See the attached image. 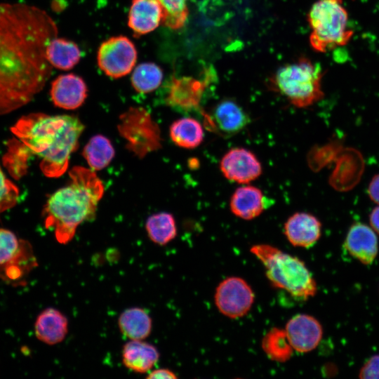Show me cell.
I'll return each mask as SVG.
<instances>
[{
	"mask_svg": "<svg viewBox=\"0 0 379 379\" xmlns=\"http://www.w3.org/2000/svg\"><path fill=\"white\" fill-rule=\"evenodd\" d=\"M58 33L44 10L0 3V115L27 104L44 88L53 68L46 48Z\"/></svg>",
	"mask_w": 379,
	"mask_h": 379,
	"instance_id": "cell-1",
	"label": "cell"
},
{
	"mask_svg": "<svg viewBox=\"0 0 379 379\" xmlns=\"http://www.w3.org/2000/svg\"><path fill=\"white\" fill-rule=\"evenodd\" d=\"M84 129V124L75 116L32 113L22 117L11 128L15 138L8 144L28 159L32 155L37 156L44 175L58 178L67 171Z\"/></svg>",
	"mask_w": 379,
	"mask_h": 379,
	"instance_id": "cell-2",
	"label": "cell"
},
{
	"mask_svg": "<svg viewBox=\"0 0 379 379\" xmlns=\"http://www.w3.org/2000/svg\"><path fill=\"white\" fill-rule=\"evenodd\" d=\"M69 175V183L49 197L43 213L46 227L54 232L62 244L74 238L81 224L94 218L105 190L91 168L74 166Z\"/></svg>",
	"mask_w": 379,
	"mask_h": 379,
	"instance_id": "cell-3",
	"label": "cell"
},
{
	"mask_svg": "<svg viewBox=\"0 0 379 379\" xmlns=\"http://www.w3.org/2000/svg\"><path fill=\"white\" fill-rule=\"evenodd\" d=\"M263 265L267 279L272 285L299 300L314 296L317 282L305 263L291 254L270 244H255L250 249Z\"/></svg>",
	"mask_w": 379,
	"mask_h": 379,
	"instance_id": "cell-4",
	"label": "cell"
},
{
	"mask_svg": "<svg viewBox=\"0 0 379 379\" xmlns=\"http://www.w3.org/2000/svg\"><path fill=\"white\" fill-rule=\"evenodd\" d=\"M323 70L321 65L309 58L298 60L280 67L270 77L272 90L285 97L293 105L303 108L321 100Z\"/></svg>",
	"mask_w": 379,
	"mask_h": 379,
	"instance_id": "cell-5",
	"label": "cell"
},
{
	"mask_svg": "<svg viewBox=\"0 0 379 379\" xmlns=\"http://www.w3.org/2000/svg\"><path fill=\"white\" fill-rule=\"evenodd\" d=\"M311 28L310 43L317 52L325 53L346 45L353 35L347 27L348 13L343 0H318L307 16Z\"/></svg>",
	"mask_w": 379,
	"mask_h": 379,
	"instance_id": "cell-6",
	"label": "cell"
},
{
	"mask_svg": "<svg viewBox=\"0 0 379 379\" xmlns=\"http://www.w3.org/2000/svg\"><path fill=\"white\" fill-rule=\"evenodd\" d=\"M118 129L127 149L140 158L161 147L160 129L143 107H131L122 114Z\"/></svg>",
	"mask_w": 379,
	"mask_h": 379,
	"instance_id": "cell-7",
	"label": "cell"
},
{
	"mask_svg": "<svg viewBox=\"0 0 379 379\" xmlns=\"http://www.w3.org/2000/svg\"><path fill=\"white\" fill-rule=\"evenodd\" d=\"M138 52L135 44L123 35L112 36L98 48L99 68L108 77L118 79L126 76L135 68Z\"/></svg>",
	"mask_w": 379,
	"mask_h": 379,
	"instance_id": "cell-8",
	"label": "cell"
},
{
	"mask_svg": "<svg viewBox=\"0 0 379 379\" xmlns=\"http://www.w3.org/2000/svg\"><path fill=\"white\" fill-rule=\"evenodd\" d=\"M255 295L251 286L242 278L229 277L217 286L214 301L218 311L230 319L247 314L254 302Z\"/></svg>",
	"mask_w": 379,
	"mask_h": 379,
	"instance_id": "cell-9",
	"label": "cell"
},
{
	"mask_svg": "<svg viewBox=\"0 0 379 379\" xmlns=\"http://www.w3.org/2000/svg\"><path fill=\"white\" fill-rule=\"evenodd\" d=\"M31 245L11 231L0 229V269L9 279H17L35 267Z\"/></svg>",
	"mask_w": 379,
	"mask_h": 379,
	"instance_id": "cell-10",
	"label": "cell"
},
{
	"mask_svg": "<svg viewBox=\"0 0 379 379\" xmlns=\"http://www.w3.org/2000/svg\"><path fill=\"white\" fill-rule=\"evenodd\" d=\"M213 77L206 69L203 79L192 77H173L168 85L165 98L166 105L179 112H187L199 108L208 84Z\"/></svg>",
	"mask_w": 379,
	"mask_h": 379,
	"instance_id": "cell-11",
	"label": "cell"
},
{
	"mask_svg": "<svg viewBox=\"0 0 379 379\" xmlns=\"http://www.w3.org/2000/svg\"><path fill=\"white\" fill-rule=\"evenodd\" d=\"M220 168L229 180L247 184L256 180L262 173V165L251 151L234 147L227 151L222 157Z\"/></svg>",
	"mask_w": 379,
	"mask_h": 379,
	"instance_id": "cell-12",
	"label": "cell"
},
{
	"mask_svg": "<svg viewBox=\"0 0 379 379\" xmlns=\"http://www.w3.org/2000/svg\"><path fill=\"white\" fill-rule=\"evenodd\" d=\"M284 329L293 350L298 353L314 350L323 336L320 322L307 314H298L291 317Z\"/></svg>",
	"mask_w": 379,
	"mask_h": 379,
	"instance_id": "cell-13",
	"label": "cell"
},
{
	"mask_svg": "<svg viewBox=\"0 0 379 379\" xmlns=\"http://www.w3.org/2000/svg\"><path fill=\"white\" fill-rule=\"evenodd\" d=\"M87 94L88 88L84 79L72 73L59 75L51 83V100L55 106L62 109L79 107Z\"/></svg>",
	"mask_w": 379,
	"mask_h": 379,
	"instance_id": "cell-14",
	"label": "cell"
},
{
	"mask_svg": "<svg viewBox=\"0 0 379 379\" xmlns=\"http://www.w3.org/2000/svg\"><path fill=\"white\" fill-rule=\"evenodd\" d=\"M284 230L287 240L293 246L310 248L319 239L321 224L310 213L297 212L287 219Z\"/></svg>",
	"mask_w": 379,
	"mask_h": 379,
	"instance_id": "cell-15",
	"label": "cell"
},
{
	"mask_svg": "<svg viewBox=\"0 0 379 379\" xmlns=\"http://www.w3.org/2000/svg\"><path fill=\"white\" fill-rule=\"evenodd\" d=\"M344 246L353 258L364 265L371 264L378 252L375 232L361 222H355L350 227Z\"/></svg>",
	"mask_w": 379,
	"mask_h": 379,
	"instance_id": "cell-16",
	"label": "cell"
},
{
	"mask_svg": "<svg viewBox=\"0 0 379 379\" xmlns=\"http://www.w3.org/2000/svg\"><path fill=\"white\" fill-rule=\"evenodd\" d=\"M164 19L163 8L157 0H132L128 25L135 37L156 29Z\"/></svg>",
	"mask_w": 379,
	"mask_h": 379,
	"instance_id": "cell-17",
	"label": "cell"
},
{
	"mask_svg": "<svg viewBox=\"0 0 379 379\" xmlns=\"http://www.w3.org/2000/svg\"><path fill=\"white\" fill-rule=\"evenodd\" d=\"M212 128L226 135H234L243 130L250 122L246 111L234 100L225 99L213 109L210 117Z\"/></svg>",
	"mask_w": 379,
	"mask_h": 379,
	"instance_id": "cell-18",
	"label": "cell"
},
{
	"mask_svg": "<svg viewBox=\"0 0 379 379\" xmlns=\"http://www.w3.org/2000/svg\"><path fill=\"white\" fill-rule=\"evenodd\" d=\"M159 357L157 348L144 340H130L121 351L124 366L137 373H148L157 364Z\"/></svg>",
	"mask_w": 379,
	"mask_h": 379,
	"instance_id": "cell-19",
	"label": "cell"
},
{
	"mask_svg": "<svg viewBox=\"0 0 379 379\" xmlns=\"http://www.w3.org/2000/svg\"><path fill=\"white\" fill-rule=\"evenodd\" d=\"M68 319L55 308L48 307L37 317L34 331L36 338L49 345L62 342L68 333Z\"/></svg>",
	"mask_w": 379,
	"mask_h": 379,
	"instance_id": "cell-20",
	"label": "cell"
},
{
	"mask_svg": "<svg viewBox=\"0 0 379 379\" xmlns=\"http://www.w3.org/2000/svg\"><path fill=\"white\" fill-rule=\"evenodd\" d=\"M230 207L237 217L249 220L259 216L265 209L262 191L253 185L238 187L230 198Z\"/></svg>",
	"mask_w": 379,
	"mask_h": 379,
	"instance_id": "cell-21",
	"label": "cell"
},
{
	"mask_svg": "<svg viewBox=\"0 0 379 379\" xmlns=\"http://www.w3.org/2000/svg\"><path fill=\"white\" fill-rule=\"evenodd\" d=\"M121 333L129 340H145L150 335L152 320L143 308L133 307L123 311L118 318Z\"/></svg>",
	"mask_w": 379,
	"mask_h": 379,
	"instance_id": "cell-22",
	"label": "cell"
},
{
	"mask_svg": "<svg viewBox=\"0 0 379 379\" xmlns=\"http://www.w3.org/2000/svg\"><path fill=\"white\" fill-rule=\"evenodd\" d=\"M46 58L53 67L69 70L80 61L81 51L74 41L56 36L47 46Z\"/></svg>",
	"mask_w": 379,
	"mask_h": 379,
	"instance_id": "cell-23",
	"label": "cell"
},
{
	"mask_svg": "<svg viewBox=\"0 0 379 379\" xmlns=\"http://www.w3.org/2000/svg\"><path fill=\"white\" fill-rule=\"evenodd\" d=\"M169 134L173 142L184 149L197 147L204 137L201 124L191 117H184L173 121L170 126Z\"/></svg>",
	"mask_w": 379,
	"mask_h": 379,
	"instance_id": "cell-24",
	"label": "cell"
},
{
	"mask_svg": "<svg viewBox=\"0 0 379 379\" xmlns=\"http://www.w3.org/2000/svg\"><path fill=\"white\" fill-rule=\"evenodd\" d=\"M83 157L93 171H100L107 167L114 157V149L108 138L96 135L85 145Z\"/></svg>",
	"mask_w": 379,
	"mask_h": 379,
	"instance_id": "cell-25",
	"label": "cell"
},
{
	"mask_svg": "<svg viewBox=\"0 0 379 379\" xmlns=\"http://www.w3.org/2000/svg\"><path fill=\"white\" fill-rule=\"evenodd\" d=\"M261 347L267 357L273 361L284 363L293 355V349L285 329L274 327L263 336Z\"/></svg>",
	"mask_w": 379,
	"mask_h": 379,
	"instance_id": "cell-26",
	"label": "cell"
},
{
	"mask_svg": "<svg viewBox=\"0 0 379 379\" xmlns=\"http://www.w3.org/2000/svg\"><path fill=\"white\" fill-rule=\"evenodd\" d=\"M149 239L155 244L164 246L173 241L177 235V226L173 216L166 212L149 216L145 224Z\"/></svg>",
	"mask_w": 379,
	"mask_h": 379,
	"instance_id": "cell-27",
	"label": "cell"
},
{
	"mask_svg": "<svg viewBox=\"0 0 379 379\" xmlns=\"http://www.w3.org/2000/svg\"><path fill=\"white\" fill-rule=\"evenodd\" d=\"M163 77V71L157 64L142 62L133 69L131 81L136 92L149 93L159 87Z\"/></svg>",
	"mask_w": 379,
	"mask_h": 379,
	"instance_id": "cell-28",
	"label": "cell"
},
{
	"mask_svg": "<svg viewBox=\"0 0 379 379\" xmlns=\"http://www.w3.org/2000/svg\"><path fill=\"white\" fill-rule=\"evenodd\" d=\"M164 11L162 25L171 29L182 28L188 18V0H157Z\"/></svg>",
	"mask_w": 379,
	"mask_h": 379,
	"instance_id": "cell-29",
	"label": "cell"
},
{
	"mask_svg": "<svg viewBox=\"0 0 379 379\" xmlns=\"http://www.w3.org/2000/svg\"><path fill=\"white\" fill-rule=\"evenodd\" d=\"M18 198V187L6 177L0 167V213L13 207Z\"/></svg>",
	"mask_w": 379,
	"mask_h": 379,
	"instance_id": "cell-30",
	"label": "cell"
},
{
	"mask_svg": "<svg viewBox=\"0 0 379 379\" xmlns=\"http://www.w3.org/2000/svg\"><path fill=\"white\" fill-rule=\"evenodd\" d=\"M359 377L360 378H379V354L370 357L361 368Z\"/></svg>",
	"mask_w": 379,
	"mask_h": 379,
	"instance_id": "cell-31",
	"label": "cell"
},
{
	"mask_svg": "<svg viewBox=\"0 0 379 379\" xmlns=\"http://www.w3.org/2000/svg\"><path fill=\"white\" fill-rule=\"evenodd\" d=\"M147 379H175L178 376L174 372L168 368H158L148 373Z\"/></svg>",
	"mask_w": 379,
	"mask_h": 379,
	"instance_id": "cell-32",
	"label": "cell"
},
{
	"mask_svg": "<svg viewBox=\"0 0 379 379\" xmlns=\"http://www.w3.org/2000/svg\"><path fill=\"white\" fill-rule=\"evenodd\" d=\"M368 194L370 199L379 205V174L374 175L371 180L368 187Z\"/></svg>",
	"mask_w": 379,
	"mask_h": 379,
	"instance_id": "cell-33",
	"label": "cell"
},
{
	"mask_svg": "<svg viewBox=\"0 0 379 379\" xmlns=\"http://www.w3.org/2000/svg\"><path fill=\"white\" fill-rule=\"evenodd\" d=\"M369 221L371 228L379 234V206H376L370 214Z\"/></svg>",
	"mask_w": 379,
	"mask_h": 379,
	"instance_id": "cell-34",
	"label": "cell"
}]
</instances>
